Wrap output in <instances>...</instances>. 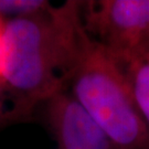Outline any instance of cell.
<instances>
[{"mask_svg": "<svg viewBox=\"0 0 149 149\" xmlns=\"http://www.w3.org/2000/svg\"><path fill=\"white\" fill-rule=\"evenodd\" d=\"M81 1L52 5L34 16L6 20L0 40V80L12 101L8 125L28 119L65 91Z\"/></svg>", "mask_w": 149, "mask_h": 149, "instance_id": "6da1fadb", "label": "cell"}, {"mask_svg": "<svg viewBox=\"0 0 149 149\" xmlns=\"http://www.w3.org/2000/svg\"><path fill=\"white\" fill-rule=\"evenodd\" d=\"M65 91L119 149H149V130L120 64L81 19Z\"/></svg>", "mask_w": 149, "mask_h": 149, "instance_id": "7a4b0ae2", "label": "cell"}, {"mask_svg": "<svg viewBox=\"0 0 149 149\" xmlns=\"http://www.w3.org/2000/svg\"><path fill=\"white\" fill-rule=\"evenodd\" d=\"M86 30L119 59L149 41V0L81 1Z\"/></svg>", "mask_w": 149, "mask_h": 149, "instance_id": "3957f363", "label": "cell"}, {"mask_svg": "<svg viewBox=\"0 0 149 149\" xmlns=\"http://www.w3.org/2000/svg\"><path fill=\"white\" fill-rule=\"evenodd\" d=\"M42 107L56 149H119L66 91Z\"/></svg>", "mask_w": 149, "mask_h": 149, "instance_id": "277c9868", "label": "cell"}, {"mask_svg": "<svg viewBox=\"0 0 149 149\" xmlns=\"http://www.w3.org/2000/svg\"><path fill=\"white\" fill-rule=\"evenodd\" d=\"M116 60L125 73L137 108L149 130V41Z\"/></svg>", "mask_w": 149, "mask_h": 149, "instance_id": "5b68a950", "label": "cell"}, {"mask_svg": "<svg viewBox=\"0 0 149 149\" xmlns=\"http://www.w3.org/2000/svg\"><path fill=\"white\" fill-rule=\"evenodd\" d=\"M52 6L45 0H0V19L2 21L34 16L47 11Z\"/></svg>", "mask_w": 149, "mask_h": 149, "instance_id": "8992f818", "label": "cell"}, {"mask_svg": "<svg viewBox=\"0 0 149 149\" xmlns=\"http://www.w3.org/2000/svg\"><path fill=\"white\" fill-rule=\"evenodd\" d=\"M8 97L6 87L0 80V127H5L8 125V111L5 108L6 100Z\"/></svg>", "mask_w": 149, "mask_h": 149, "instance_id": "52a82bcc", "label": "cell"}, {"mask_svg": "<svg viewBox=\"0 0 149 149\" xmlns=\"http://www.w3.org/2000/svg\"><path fill=\"white\" fill-rule=\"evenodd\" d=\"M2 23H3V21L0 19V40H1V31H2Z\"/></svg>", "mask_w": 149, "mask_h": 149, "instance_id": "ba28073f", "label": "cell"}]
</instances>
